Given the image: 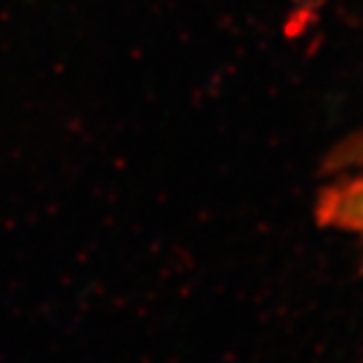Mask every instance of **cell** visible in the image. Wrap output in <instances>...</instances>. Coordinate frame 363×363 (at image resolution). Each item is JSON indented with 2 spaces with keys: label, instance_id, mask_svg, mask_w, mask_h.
Wrapping results in <instances>:
<instances>
[{
  "label": "cell",
  "instance_id": "6da1fadb",
  "mask_svg": "<svg viewBox=\"0 0 363 363\" xmlns=\"http://www.w3.org/2000/svg\"><path fill=\"white\" fill-rule=\"evenodd\" d=\"M340 174L319 192L314 213L323 228L357 239L363 260V169Z\"/></svg>",
  "mask_w": 363,
  "mask_h": 363
},
{
  "label": "cell",
  "instance_id": "7a4b0ae2",
  "mask_svg": "<svg viewBox=\"0 0 363 363\" xmlns=\"http://www.w3.org/2000/svg\"><path fill=\"white\" fill-rule=\"evenodd\" d=\"M326 169L333 174L340 172H354V169H363V129L354 131L350 138L337 143L326 160Z\"/></svg>",
  "mask_w": 363,
  "mask_h": 363
},
{
  "label": "cell",
  "instance_id": "3957f363",
  "mask_svg": "<svg viewBox=\"0 0 363 363\" xmlns=\"http://www.w3.org/2000/svg\"><path fill=\"white\" fill-rule=\"evenodd\" d=\"M326 3L328 0H289V14H291L289 26L293 30H303L305 26H310L319 17V12L323 10Z\"/></svg>",
  "mask_w": 363,
  "mask_h": 363
}]
</instances>
